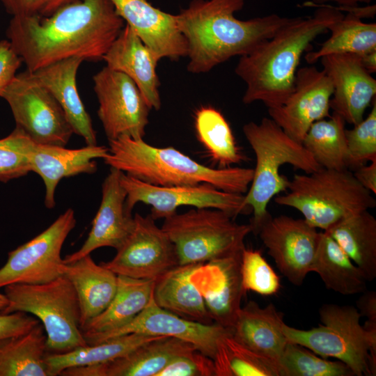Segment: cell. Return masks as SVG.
Returning a JSON list of instances; mask_svg holds the SVG:
<instances>
[{
    "instance_id": "obj_19",
    "label": "cell",
    "mask_w": 376,
    "mask_h": 376,
    "mask_svg": "<svg viewBox=\"0 0 376 376\" xmlns=\"http://www.w3.org/2000/svg\"><path fill=\"white\" fill-rule=\"evenodd\" d=\"M242 253L203 263L190 276L213 322L228 329L234 324L246 294L242 285Z\"/></svg>"
},
{
    "instance_id": "obj_40",
    "label": "cell",
    "mask_w": 376,
    "mask_h": 376,
    "mask_svg": "<svg viewBox=\"0 0 376 376\" xmlns=\"http://www.w3.org/2000/svg\"><path fill=\"white\" fill-rule=\"evenodd\" d=\"M241 278L245 293L253 291L263 296H271L276 294L281 287L279 276L260 250L243 249Z\"/></svg>"
},
{
    "instance_id": "obj_16",
    "label": "cell",
    "mask_w": 376,
    "mask_h": 376,
    "mask_svg": "<svg viewBox=\"0 0 376 376\" xmlns=\"http://www.w3.org/2000/svg\"><path fill=\"white\" fill-rule=\"evenodd\" d=\"M334 87L323 70L315 66L297 69L294 88L280 107L268 113L295 140L301 143L311 125L329 118Z\"/></svg>"
},
{
    "instance_id": "obj_38",
    "label": "cell",
    "mask_w": 376,
    "mask_h": 376,
    "mask_svg": "<svg viewBox=\"0 0 376 376\" xmlns=\"http://www.w3.org/2000/svg\"><path fill=\"white\" fill-rule=\"evenodd\" d=\"M280 376H353L340 361H329L309 349L288 341L279 360Z\"/></svg>"
},
{
    "instance_id": "obj_27",
    "label": "cell",
    "mask_w": 376,
    "mask_h": 376,
    "mask_svg": "<svg viewBox=\"0 0 376 376\" xmlns=\"http://www.w3.org/2000/svg\"><path fill=\"white\" fill-rule=\"evenodd\" d=\"M63 275L76 291L81 329L110 304L117 290L118 275L100 264H96L90 254L65 264Z\"/></svg>"
},
{
    "instance_id": "obj_1",
    "label": "cell",
    "mask_w": 376,
    "mask_h": 376,
    "mask_svg": "<svg viewBox=\"0 0 376 376\" xmlns=\"http://www.w3.org/2000/svg\"><path fill=\"white\" fill-rule=\"evenodd\" d=\"M124 22L110 0H77L49 17H13L6 36L33 72L72 57L102 60Z\"/></svg>"
},
{
    "instance_id": "obj_10",
    "label": "cell",
    "mask_w": 376,
    "mask_h": 376,
    "mask_svg": "<svg viewBox=\"0 0 376 376\" xmlns=\"http://www.w3.org/2000/svg\"><path fill=\"white\" fill-rule=\"evenodd\" d=\"M1 97L8 102L16 127L36 143L65 146L74 133L54 97L28 70L16 75Z\"/></svg>"
},
{
    "instance_id": "obj_41",
    "label": "cell",
    "mask_w": 376,
    "mask_h": 376,
    "mask_svg": "<svg viewBox=\"0 0 376 376\" xmlns=\"http://www.w3.org/2000/svg\"><path fill=\"white\" fill-rule=\"evenodd\" d=\"M345 129L347 141V168L354 171L357 168L376 160V102L366 118Z\"/></svg>"
},
{
    "instance_id": "obj_30",
    "label": "cell",
    "mask_w": 376,
    "mask_h": 376,
    "mask_svg": "<svg viewBox=\"0 0 376 376\" xmlns=\"http://www.w3.org/2000/svg\"><path fill=\"white\" fill-rule=\"evenodd\" d=\"M311 272L319 275L327 289L343 295L362 293L367 288L362 271L326 231L320 233Z\"/></svg>"
},
{
    "instance_id": "obj_25",
    "label": "cell",
    "mask_w": 376,
    "mask_h": 376,
    "mask_svg": "<svg viewBox=\"0 0 376 376\" xmlns=\"http://www.w3.org/2000/svg\"><path fill=\"white\" fill-rule=\"evenodd\" d=\"M83 61L81 58L72 57L29 72L54 97L74 133L81 136L86 145H97L96 132L77 88V72Z\"/></svg>"
},
{
    "instance_id": "obj_42",
    "label": "cell",
    "mask_w": 376,
    "mask_h": 376,
    "mask_svg": "<svg viewBox=\"0 0 376 376\" xmlns=\"http://www.w3.org/2000/svg\"><path fill=\"white\" fill-rule=\"evenodd\" d=\"M157 376H215L214 362L195 350L174 359Z\"/></svg>"
},
{
    "instance_id": "obj_6",
    "label": "cell",
    "mask_w": 376,
    "mask_h": 376,
    "mask_svg": "<svg viewBox=\"0 0 376 376\" xmlns=\"http://www.w3.org/2000/svg\"><path fill=\"white\" fill-rule=\"evenodd\" d=\"M287 189L286 194L275 196V203L296 209L308 224L323 231L376 206L371 192L348 169L321 168L311 173L295 174Z\"/></svg>"
},
{
    "instance_id": "obj_47",
    "label": "cell",
    "mask_w": 376,
    "mask_h": 376,
    "mask_svg": "<svg viewBox=\"0 0 376 376\" xmlns=\"http://www.w3.org/2000/svg\"><path fill=\"white\" fill-rule=\"evenodd\" d=\"M352 173L361 185L376 194V160L357 168Z\"/></svg>"
},
{
    "instance_id": "obj_8",
    "label": "cell",
    "mask_w": 376,
    "mask_h": 376,
    "mask_svg": "<svg viewBox=\"0 0 376 376\" xmlns=\"http://www.w3.org/2000/svg\"><path fill=\"white\" fill-rule=\"evenodd\" d=\"M4 288L8 305L0 314L24 312L37 318L46 333L47 353H65L88 345L80 327L77 295L65 275L45 283Z\"/></svg>"
},
{
    "instance_id": "obj_23",
    "label": "cell",
    "mask_w": 376,
    "mask_h": 376,
    "mask_svg": "<svg viewBox=\"0 0 376 376\" xmlns=\"http://www.w3.org/2000/svg\"><path fill=\"white\" fill-rule=\"evenodd\" d=\"M107 147L86 145L76 149L65 146L35 143L30 155L31 171L40 176L45 186V205L52 209L55 206V190L59 182L81 173L97 171L95 159L105 158Z\"/></svg>"
},
{
    "instance_id": "obj_21",
    "label": "cell",
    "mask_w": 376,
    "mask_h": 376,
    "mask_svg": "<svg viewBox=\"0 0 376 376\" xmlns=\"http://www.w3.org/2000/svg\"><path fill=\"white\" fill-rule=\"evenodd\" d=\"M121 173V171L110 167L102 185L101 203L88 237L79 250L63 258L65 264L101 247L117 250L131 233L134 220L132 214L125 208L127 194L120 183Z\"/></svg>"
},
{
    "instance_id": "obj_12",
    "label": "cell",
    "mask_w": 376,
    "mask_h": 376,
    "mask_svg": "<svg viewBox=\"0 0 376 376\" xmlns=\"http://www.w3.org/2000/svg\"><path fill=\"white\" fill-rule=\"evenodd\" d=\"M75 225V212L68 208L42 233L10 251L0 268V288L12 283H45L63 276L61 249Z\"/></svg>"
},
{
    "instance_id": "obj_11",
    "label": "cell",
    "mask_w": 376,
    "mask_h": 376,
    "mask_svg": "<svg viewBox=\"0 0 376 376\" xmlns=\"http://www.w3.org/2000/svg\"><path fill=\"white\" fill-rule=\"evenodd\" d=\"M120 183L126 191L125 208L132 213L137 203L151 206L155 220L175 213L180 206L219 209L235 218L249 214L252 209L244 202V194L226 192L207 184L162 187L146 183L122 172Z\"/></svg>"
},
{
    "instance_id": "obj_9",
    "label": "cell",
    "mask_w": 376,
    "mask_h": 376,
    "mask_svg": "<svg viewBox=\"0 0 376 376\" xmlns=\"http://www.w3.org/2000/svg\"><path fill=\"white\" fill-rule=\"evenodd\" d=\"M219 209L194 207L164 219L162 228L174 244L179 265L205 263L242 252L250 224Z\"/></svg>"
},
{
    "instance_id": "obj_49",
    "label": "cell",
    "mask_w": 376,
    "mask_h": 376,
    "mask_svg": "<svg viewBox=\"0 0 376 376\" xmlns=\"http://www.w3.org/2000/svg\"><path fill=\"white\" fill-rule=\"evenodd\" d=\"M358 55V54H357ZM363 68L370 74L376 71V50L358 55Z\"/></svg>"
},
{
    "instance_id": "obj_43",
    "label": "cell",
    "mask_w": 376,
    "mask_h": 376,
    "mask_svg": "<svg viewBox=\"0 0 376 376\" xmlns=\"http://www.w3.org/2000/svg\"><path fill=\"white\" fill-rule=\"evenodd\" d=\"M77 0H0L13 17H46L63 6Z\"/></svg>"
},
{
    "instance_id": "obj_2",
    "label": "cell",
    "mask_w": 376,
    "mask_h": 376,
    "mask_svg": "<svg viewBox=\"0 0 376 376\" xmlns=\"http://www.w3.org/2000/svg\"><path fill=\"white\" fill-rule=\"evenodd\" d=\"M244 0H192L176 16L187 44V70L210 71L232 57L242 56L272 37L292 17L272 13L246 20L235 13Z\"/></svg>"
},
{
    "instance_id": "obj_35",
    "label": "cell",
    "mask_w": 376,
    "mask_h": 376,
    "mask_svg": "<svg viewBox=\"0 0 376 376\" xmlns=\"http://www.w3.org/2000/svg\"><path fill=\"white\" fill-rule=\"evenodd\" d=\"M330 37L320 49L305 55L308 64L322 57L336 54H363L376 50V23H367L357 15L347 13L330 25Z\"/></svg>"
},
{
    "instance_id": "obj_44",
    "label": "cell",
    "mask_w": 376,
    "mask_h": 376,
    "mask_svg": "<svg viewBox=\"0 0 376 376\" xmlns=\"http://www.w3.org/2000/svg\"><path fill=\"white\" fill-rule=\"evenodd\" d=\"M22 62L8 40H0V97L16 76Z\"/></svg>"
},
{
    "instance_id": "obj_50",
    "label": "cell",
    "mask_w": 376,
    "mask_h": 376,
    "mask_svg": "<svg viewBox=\"0 0 376 376\" xmlns=\"http://www.w3.org/2000/svg\"><path fill=\"white\" fill-rule=\"evenodd\" d=\"M8 305V299L4 294L0 293V311H2Z\"/></svg>"
},
{
    "instance_id": "obj_17",
    "label": "cell",
    "mask_w": 376,
    "mask_h": 376,
    "mask_svg": "<svg viewBox=\"0 0 376 376\" xmlns=\"http://www.w3.org/2000/svg\"><path fill=\"white\" fill-rule=\"evenodd\" d=\"M132 333L174 337L190 343L198 351L213 359L219 340L231 334V331L216 323L205 324L184 319L159 307L152 298L146 308L127 324L110 333L88 338L86 341L88 345H93Z\"/></svg>"
},
{
    "instance_id": "obj_31",
    "label": "cell",
    "mask_w": 376,
    "mask_h": 376,
    "mask_svg": "<svg viewBox=\"0 0 376 376\" xmlns=\"http://www.w3.org/2000/svg\"><path fill=\"white\" fill-rule=\"evenodd\" d=\"M362 271L368 281L376 277V219L365 210L325 230Z\"/></svg>"
},
{
    "instance_id": "obj_5",
    "label": "cell",
    "mask_w": 376,
    "mask_h": 376,
    "mask_svg": "<svg viewBox=\"0 0 376 376\" xmlns=\"http://www.w3.org/2000/svg\"><path fill=\"white\" fill-rule=\"evenodd\" d=\"M242 130L256 156V167L244 202L252 209L249 224L256 234L270 216L267 211L270 201L287 191L289 180L279 173L280 167L288 164L306 173L322 167L301 143L290 136L270 118H263L260 123L251 121Z\"/></svg>"
},
{
    "instance_id": "obj_4",
    "label": "cell",
    "mask_w": 376,
    "mask_h": 376,
    "mask_svg": "<svg viewBox=\"0 0 376 376\" xmlns=\"http://www.w3.org/2000/svg\"><path fill=\"white\" fill-rule=\"evenodd\" d=\"M104 162L146 183L162 187L207 183L222 191L245 194L253 169L212 168L201 164L173 147L159 148L143 139L123 136L109 141Z\"/></svg>"
},
{
    "instance_id": "obj_37",
    "label": "cell",
    "mask_w": 376,
    "mask_h": 376,
    "mask_svg": "<svg viewBox=\"0 0 376 376\" xmlns=\"http://www.w3.org/2000/svg\"><path fill=\"white\" fill-rule=\"evenodd\" d=\"M212 360L215 376H280L276 361L246 347L231 334L220 338Z\"/></svg>"
},
{
    "instance_id": "obj_22",
    "label": "cell",
    "mask_w": 376,
    "mask_h": 376,
    "mask_svg": "<svg viewBox=\"0 0 376 376\" xmlns=\"http://www.w3.org/2000/svg\"><path fill=\"white\" fill-rule=\"evenodd\" d=\"M195 350L189 342L160 336L107 363L67 368L60 375L157 376L174 359Z\"/></svg>"
},
{
    "instance_id": "obj_7",
    "label": "cell",
    "mask_w": 376,
    "mask_h": 376,
    "mask_svg": "<svg viewBox=\"0 0 376 376\" xmlns=\"http://www.w3.org/2000/svg\"><path fill=\"white\" fill-rule=\"evenodd\" d=\"M322 322L310 329L285 324L288 341L301 345L323 358L345 363L357 376L376 375V331L360 324L361 314L350 305L323 304L319 309Z\"/></svg>"
},
{
    "instance_id": "obj_3",
    "label": "cell",
    "mask_w": 376,
    "mask_h": 376,
    "mask_svg": "<svg viewBox=\"0 0 376 376\" xmlns=\"http://www.w3.org/2000/svg\"><path fill=\"white\" fill-rule=\"evenodd\" d=\"M316 6L312 16L292 17L272 37L240 56L235 72L246 85L244 104L260 101L269 109L286 101L304 52L344 15L337 6Z\"/></svg>"
},
{
    "instance_id": "obj_26",
    "label": "cell",
    "mask_w": 376,
    "mask_h": 376,
    "mask_svg": "<svg viewBox=\"0 0 376 376\" xmlns=\"http://www.w3.org/2000/svg\"><path fill=\"white\" fill-rule=\"evenodd\" d=\"M285 324L283 313L273 304L260 307L249 301L240 309L231 335L253 352L278 363L288 343L283 332Z\"/></svg>"
},
{
    "instance_id": "obj_36",
    "label": "cell",
    "mask_w": 376,
    "mask_h": 376,
    "mask_svg": "<svg viewBox=\"0 0 376 376\" xmlns=\"http://www.w3.org/2000/svg\"><path fill=\"white\" fill-rule=\"evenodd\" d=\"M345 122L333 112L328 119L313 123L301 142L315 162L324 169L347 168Z\"/></svg>"
},
{
    "instance_id": "obj_34",
    "label": "cell",
    "mask_w": 376,
    "mask_h": 376,
    "mask_svg": "<svg viewBox=\"0 0 376 376\" xmlns=\"http://www.w3.org/2000/svg\"><path fill=\"white\" fill-rule=\"evenodd\" d=\"M194 128L198 140L219 168L230 167L246 159L228 123L218 109L212 106L198 108L194 113Z\"/></svg>"
},
{
    "instance_id": "obj_18",
    "label": "cell",
    "mask_w": 376,
    "mask_h": 376,
    "mask_svg": "<svg viewBox=\"0 0 376 376\" xmlns=\"http://www.w3.org/2000/svg\"><path fill=\"white\" fill-rule=\"evenodd\" d=\"M320 60L334 87L330 109L345 123L358 124L375 98V79L363 68L357 54H330Z\"/></svg>"
},
{
    "instance_id": "obj_15",
    "label": "cell",
    "mask_w": 376,
    "mask_h": 376,
    "mask_svg": "<svg viewBox=\"0 0 376 376\" xmlns=\"http://www.w3.org/2000/svg\"><path fill=\"white\" fill-rule=\"evenodd\" d=\"M320 233L304 219L270 215L260 225L256 235L280 272L292 285L300 286L311 272Z\"/></svg>"
},
{
    "instance_id": "obj_33",
    "label": "cell",
    "mask_w": 376,
    "mask_h": 376,
    "mask_svg": "<svg viewBox=\"0 0 376 376\" xmlns=\"http://www.w3.org/2000/svg\"><path fill=\"white\" fill-rule=\"evenodd\" d=\"M158 337L160 336L132 333L113 337L97 344H88L65 353L47 352L45 362L48 375H60L62 371L70 368L107 363Z\"/></svg>"
},
{
    "instance_id": "obj_32",
    "label": "cell",
    "mask_w": 376,
    "mask_h": 376,
    "mask_svg": "<svg viewBox=\"0 0 376 376\" xmlns=\"http://www.w3.org/2000/svg\"><path fill=\"white\" fill-rule=\"evenodd\" d=\"M46 341L41 323L24 334L0 339V376H49Z\"/></svg>"
},
{
    "instance_id": "obj_13",
    "label": "cell",
    "mask_w": 376,
    "mask_h": 376,
    "mask_svg": "<svg viewBox=\"0 0 376 376\" xmlns=\"http://www.w3.org/2000/svg\"><path fill=\"white\" fill-rule=\"evenodd\" d=\"M97 116L108 141L123 136L143 139L150 108L125 74L104 67L93 77Z\"/></svg>"
},
{
    "instance_id": "obj_29",
    "label": "cell",
    "mask_w": 376,
    "mask_h": 376,
    "mask_svg": "<svg viewBox=\"0 0 376 376\" xmlns=\"http://www.w3.org/2000/svg\"><path fill=\"white\" fill-rule=\"evenodd\" d=\"M154 281L118 276L117 290L110 304L81 328L85 340L110 333L131 322L152 299Z\"/></svg>"
},
{
    "instance_id": "obj_46",
    "label": "cell",
    "mask_w": 376,
    "mask_h": 376,
    "mask_svg": "<svg viewBox=\"0 0 376 376\" xmlns=\"http://www.w3.org/2000/svg\"><path fill=\"white\" fill-rule=\"evenodd\" d=\"M357 301V308L361 317L366 318L363 327L368 331H376V292L364 291Z\"/></svg>"
},
{
    "instance_id": "obj_14",
    "label": "cell",
    "mask_w": 376,
    "mask_h": 376,
    "mask_svg": "<svg viewBox=\"0 0 376 376\" xmlns=\"http://www.w3.org/2000/svg\"><path fill=\"white\" fill-rule=\"evenodd\" d=\"M134 227L116 254L100 264L118 276L155 280L179 265L175 246L150 215L134 216Z\"/></svg>"
},
{
    "instance_id": "obj_24",
    "label": "cell",
    "mask_w": 376,
    "mask_h": 376,
    "mask_svg": "<svg viewBox=\"0 0 376 376\" xmlns=\"http://www.w3.org/2000/svg\"><path fill=\"white\" fill-rule=\"evenodd\" d=\"M102 60L106 66L125 74L136 84L150 109L161 108L160 83L156 71L159 61L127 24Z\"/></svg>"
},
{
    "instance_id": "obj_45",
    "label": "cell",
    "mask_w": 376,
    "mask_h": 376,
    "mask_svg": "<svg viewBox=\"0 0 376 376\" xmlns=\"http://www.w3.org/2000/svg\"><path fill=\"white\" fill-rule=\"evenodd\" d=\"M38 323L37 318L27 313L0 314V339L24 334Z\"/></svg>"
},
{
    "instance_id": "obj_28",
    "label": "cell",
    "mask_w": 376,
    "mask_h": 376,
    "mask_svg": "<svg viewBox=\"0 0 376 376\" xmlns=\"http://www.w3.org/2000/svg\"><path fill=\"white\" fill-rule=\"evenodd\" d=\"M202 264L178 265L155 279L152 299L155 304L184 319L214 323L201 292L190 279Z\"/></svg>"
},
{
    "instance_id": "obj_20",
    "label": "cell",
    "mask_w": 376,
    "mask_h": 376,
    "mask_svg": "<svg viewBox=\"0 0 376 376\" xmlns=\"http://www.w3.org/2000/svg\"><path fill=\"white\" fill-rule=\"evenodd\" d=\"M117 14L151 50L156 59L177 61L187 56V41L175 15L153 6L147 0H110Z\"/></svg>"
},
{
    "instance_id": "obj_48",
    "label": "cell",
    "mask_w": 376,
    "mask_h": 376,
    "mask_svg": "<svg viewBox=\"0 0 376 376\" xmlns=\"http://www.w3.org/2000/svg\"><path fill=\"white\" fill-rule=\"evenodd\" d=\"M373 0H311V3L316 6L336 3L339 8H346L358 6L359 3L369 4Z\"/></svg>"
},
{
    "instance_id": "obj_39",
    "label": "cell",
    "mask_w": 376,
    "mask_h": 376,
    "mask_svg": "<svg viewBox=\"0 0 376 376\" xmlns=\"http://www.w3.org/2000/svg\"><path fill=\"white\" fill-rule=\"evenodd\" d=\"M34 143L17 127L0 139V182H6L31 172L30 155Z\"/></svg>"
}]
</instances>
